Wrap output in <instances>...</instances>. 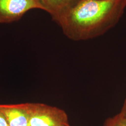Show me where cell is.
<instances>
[{
	"label": "cell",
	"instance_id": "cell-1",
	"mask_svg": "<svg viewBox=\"0 0 126 126\" xmlns=\"http://www.w3.org/2000/svg\"><path fill=\"white\" fill-rule=\"evenodd\" d=\"M126 8V0H79L55 21L74 41L100 36L114 27Z\"/></svg>",
	"mask_w": 126,
	"mask_h": 126
},
{
	"label": "cell",
	"instance_id": "cell-2",
	"mask_svg": "<svg viewBox=\"0 0 126 126\" xmlns=\"http://www.w3.org/2000/svg\"><path fill=\"white\" fill-rule=\"evenodd\" d=\"M29 115L28 126H70L62 109L45 104L24 103Z\"/></svg>",
	"mask_w": 126,
	"mask_h": 126
},
{
	"label": "cell",
	"instance_id": "cell-3",
	"mask_svg": "<svg viewBox=\"0 0 126 126\" xmlns=\"http://www.w3.org/2000/svg\"><path fill=\"white\" fill-rule=\"evenodd\" d=\"M33 9L43 10L39 0H0V23L17 21Z\"/></svg>",
	"mask_w": 126,
	"mask_h": 126
},
{
	"label": "cell",
	"instance_id": "cell-4",
	"mask_svg": "<svg viewBox=\"0 0 126 126\" xmlns=\"http://www.w3.org/2000/svg\"><path fill=\"white\" fill-rule=\"evenodd\" d=\"M0 112L9 126H28L29 115L23 103L0 104Z\"/></svg>",
	"mask_w": 126,
	"mask_h": 126
},
{
	"label": "cell",
	"instance_id": "cell-5",
	"mask_svg": "<svg viewBox=\"0 0 126 126\" xmlns=\"http://www.w3.org/2000/svg\"><path fill=\"white\" fill-rule=\"evenodd\" d=\"M79 0H39L43 10L51 16L54 21L71 9Z\"/></svg>",
	"mask_w": 126,
	"mask_h": 126
},
{
	"label": "cell",
	"instance_id": "cell-6",
	"mask_svg": "<svg viewBox=\"0 0 126 126\" xmlns=\"http://www.w3.org/2000/svg\"><path fill=\"white\" fill-rule=\"evenodd\" d=\"M104 126H126V119L120 113L113 117L108 119Z\"/></svg>",
	"mask_w": 126,
	"mask_h": 126
},
{
	"label": "cell",
	"instance_id": "cell-7",
	"mask_svg": "<svg viewBox=\"0 0 126 126\" xmlns=\"http://www.w3.org/2000/svg\"><path fill=\"white\" fill-rule=\"evenodd\" d=\"M0 126H9L4 116L0 112Z\"/></svg>",
	"mask_w": 126,
	"mask_h": 126
},
{
	"label": "cell",
	"instance_id": "cell-8",
	"mask_svg": "<svg viewBox=\"0 0 126 126\" xmlns=\"http://www.w3.org/2000/svg\"><path fill=\"white\" fill-rule=\"evenodd\" d=\"M120 113L123 117H125L126 119V98L122 108V111Z\"/></svg>",
	"mask_w": 126,
	"mask_h": 126
}]
</instances>
